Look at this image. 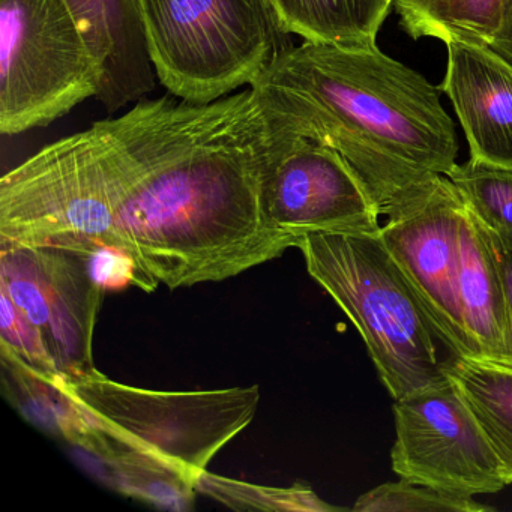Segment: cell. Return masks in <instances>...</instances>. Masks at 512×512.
<instances>
[{
    "mask_svg": "<svg viewBox=\"0 0 512 512\" xmlns=\"http://www.w3.org/2000/svg\"><path fill=\"white\" fill-rule=\"evenodd\" d=\"M112 122L127 161L113 250L154 289L227 280L298 247L263 214L268 122L253 88L206 104L143 98Z\"/></svg>",
    "mask_w": 512,
    "mask_h": 512,
    "instance_id": "1",
    "label": "cell"
},
{
    "mask_svg": "<svg viewBox=\"0 0 512 512\" xmlns=\"http://www.w3.org/2000/svg\"><path fill=\"white\" fill-rule=\"evenodd\" d=\"M251 88L269 124L337 151L382 217L457 166L454 122L440 89L376 41L302 40Z\"/></svg>",
    "mask_w": 512,
    "mask_h": 512,
    "instance_id": "2",
    "label": "cell"
},
{
    "mask_svg": "<svg viewBox=\"0 0 512 512\" xmlns=\"http://www.w3.org/2000/svg\"><path fill=\"white\" fill-rule=\"evenodd\" d=\"M380 233L449 355L512 367L490 239L452 182L440 176Z\"/></svg>",
    "mask_w": 512,
    "mask_h": 512,
    "instance_id": "3",
    "label": "cell"
},
{
    "mask_svg": "<svg viewBox=\"0 0 512 512\" xmlns=\"http://www.w3.org/2000/svg\"><path fill=\"white\" fill-rule=\"evenodd\" d=\"M296 248L358 328L394 400L445 379L439 337L382 233L310 232Z\"/></svg>",
    "mask_w": 512,
    "mask_h": 512,
    "instance_id": "4",
    "label": "cell"
},
{
    "mask_svg": "<svg viewBox=\"0 0 512 512\" xmlns=\"http://www.w3.org/2000/svg\"><path fill=\"white\" fill-rule=\"evenodd\" d=\"M158 82L212 103L251 86L292 46L269 0H136Z\"/></svg>",
    "mask_w": 512,
    "mask_h": 512,
    "instance_id": "5",
    "label": "cell"
},
{
    "mask_svg": "<svg viewBox=\"0 0 512 512\" xmlns=\"http://www.w3.org/2000/svg\"><path fill=\"white\" fill-rule=\"evenodd\" d=\"M103 82L65 0H0V133L49 127L98 98Z\"/></svg>",
    "mask_w": 512,
    "mask_h": 512,
    "instance_id": "6",
    "label": "cell"
},
{
    "mask_svg": "<svg viewBox=\"0 0 512 512\" xmlns=\"http://www.w3.org/2000/svg\"><path fill=\"white\" fill-rule=\"evenodd\" d=\"M65 385L101 427L197 478L250 425L259 386L164 392L124 385L95 368Z\"/></svg>",
    "mask_w": 512,
    "mask_h": 512,
    "instance_id": "7",
    "label": "cell"
},
{
    "mask_svg": "<svg viewBox=\"0 0 512 512\" xmlns=\"http://www.w3.org/2000/svg\"><path fill=\"white\" fill-rule=\"evenodd\" d=\"M260 200L269 226L298 242L310 232L382 230L376 202L337 151L269 122Z\"/></svg>",
    "mask_w": 512,
    "mask_h": 512,
    "instance_id": "8",
    "label": "cell"
},
{
    "mask_svg": "<svg viewBox=\"0 0 512 512\" xmlns=\"http://www.w3.org/2000/svg\"><path fill=\"white\" fill-rule=\"evenodd\" d=\"M392 470L416 484L466 496L505 487L499 458L448 376L394 400Z\"/></svg>",
    "mask_w": 512,
    "mask_h": 512,
    "instance_id": "9",
    "label": "cell"
},
{
    "mask_svg": "<svg viewBox=\"0 0 512 512\" xmlns=\"http://www.w3.org/2000/svg\"><path fill=\"white\" fill-rule=\"evenodd\" d=\"M0 289L40 329L65 379L95 370L92 344L104 286L91 256L0 244Z\"/></svg>",
    "mask_w": 512,
    "mask_h": 512,
    "instance_id": "10",
    "label": "cell"
},
{
    "mask_svg": "<svg viewBox=\"0 0 512 512\" xmlns=\"http://www.w3.org/2000/svg\"><path fill=\"white\" fill-rule=\"evenodd\" d=\"M448 65L440 91L448 95L469 143L470 158L512 167V64L488 44L445 41Z\"/></svg>",
    "mask_w": 512,
    "mask_h": 512,
    "instance_id": "11",
    "label": "cell"
},
{
    "mask_svg": "<svg viewBox=\"0 0 512 512\" xmlns=\"http://www.w3.org/2000/svg\"><path fill=\"white\" fill-rule=\"evenodd\" d=\"M104 68L97 100L109 112L143 100L157 86L136 0H65Z\"/></svg>",
    "mask_w": 512,
    "mask_h": 512,
    "instance_id": "12",
    "label": "cell"
},
{
    "mask_svg": "<svg viewBox=\"0 0 512 512\" xmlns=\"http://www.w3.org/2000/svg\"><path fill=\"white\" fill-rule=\"evenodd\" d=\"M79 451L100 478L125 496L173 511H190L194 506L193 478L101 427L100 422Z\"/></svg>",
    "mask_w": 512,
    "mask_h": 512,
    "instance_id": "13",
    "label": "cell"
},
{
    "mask_svg": "<svg viewBox=\"0 0 512 512\" xmlns=\"http://www.w3.org/2000/svg\"><path fill=\"white\" fill-rule=\"evenodd\" d=\"M0 361L5 397L25 418L76 448L88 442L98 421L71 394L65 379L43 376L4 344H0Z\"/></svg>",
    "mask_w": 512,
    "mask_h": 512,
    "instance_id": "14",
    "label": "cell"
},
{
    "mask_svg": "<svg viewBox=\"0 0 512 512\" xmlns=\"http://www.w3.org/2000/svg\"><path fill=\"white\" fill-rule=\"evenodd\" d=\"M443 370L490 440L506 484H512V367L449 355Z\"/></svg>",
    "mask_w": 512,
    "mask_h": 512,
    "instance_id": "15",
    "label": "cell"
},
{
    "mask_svg": "<svg viewBox=\"0 0 512 512\" xmlns=\"http://www.w3.org/2000/svg\"><path fill=\"white\" fill-rule=\"evenodd\" d=\"M284 31L302 40L367 43L377 34L392 0H269Z\"/></svg>",
    "mask_w": 512,
    "mask_h": 512,
    "instance_id": "16",
    "label": "cell"
},
{
    "mask_svg": "<svg viewBox=\"0 0 512 512\" xmlns=\"http://www.w3.org/2000/svg\"><path fill=\"white\" fill-rule=\"evenodd\" d=\"M401 28L413 40L469 38L490 46L502 19L503 0H392Z\"/></svg>",
    "mask_w": 512,
    "mask_h": 512,
    "instance_id": "17",
    "label": "cell"
},
{
    "mask_svg": "<svg viewBox=\"0 0 512 512\" xmlns=\"http://www.w3.org/2000/svg\"><path fill=\"white\" fill-rule=\"evenodd\" d=\"M446 178L485 229L512 235V167L470 158Z\"/></svg>",
    "mask_w": 512,
    "mask_h": 512,
    "instance_id": "18",
    "label": "cell"
},
{
    "mask_svg": "<svg viewBox=\"0 0 512 512\" xmlns=\"http://www.w3.org/2000/svg\"><path fill=\"white\" fill-rule=\"evenodd\" d=\"M197 491L214 497L218 502L235 509H262V511H341L320 499L307 485L290 488L262 487L224 476L212 475L208 470L197 478Z\"/></svg>",
    "mask_w": 512,
    "mask_h": 512,
    "instance_id": "19",
    "label": "cell"
},
{
    "mask_svg": "<svg viewBox=\"0 0 512 512\" xmlns=\"http://www.w3.org/2000/svg\"><path fill=\"white\" fill-rule=\"evenodd\" d=\"M353 511L359 512H487L490 506L476 502L472 496L416 484L401 478L386 482L362 494Z\"/></svg>",
    "mask_w": 512,
    "mask_h": 512,
    "instance_id": "20",
    "label": "cell"
},
{
    "mask_svg": "<svg viewBox=\"0 0 512 512\" xmlns=\"http://www.w3.org/2000/svg\"><path fill=\"white\" fill-rule=\"evenodd\" d=\"M0 344L7 346L26 364L53 380L65 379L50 355L40 329L14 304L7 292L0 289Z\"/></svg>",
    "mask_w": 512,
    "mask_h": 512,
    "instance_id": "21",
    "label": "cell"
},
{
    "mask_svg": "<svg viewBox=\"0 0 512 512\" xmlns=\"http://www.w3.org/2000/svg\"><path fill=\"white\" fill-rule=\"evenodd\" d=\"M485 232L490 239L491 251H493L500 286H502L512 344V235H502V233L490 232L487 229Z\"/></svg>",
    "mask_w": 512,
    "mask_h": 512,
    "instance_id": "22",
    "label": "cell"
},
{
    "mask_svg": "<svg viewBox=\"0 0 512 512\" xmlns=\"http://www.w3.org/2000/svg\"><path fill=\"white\" fill-rule=\"evenodd\" d=\"M490 47L512 64V0H503L502 19Z\"/></svg>",
    "mask_w": 512,
    "mask_h": 512,
    "instance_id": "23",
    "label": "cell"
}]
</instances>
